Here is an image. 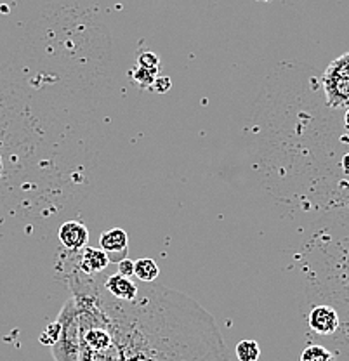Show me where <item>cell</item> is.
Listing matches in <instances>:
<instances>
[{
  "mask_svg": "<svg viewBox=\"0 0 349 361\" xmlns=\"http://www.w3.org/2000/svg\"><path fill=\"white\" fill-rule=\"evenodd\" d=\"M56 319L61 325V334L51 348L52 358L54 361H80V319L73 297L65 300Z\"/></svg>",
  "mask_w": 349,
  "mask_h": 361,
  "instance_id": "7a4b0ae2",
  "label": "cell"
},
{
  "mask_svg": "<svg viewBox=\"0 0 349 361\" xmlns=\"http://www.w3.org/2000/svg\"><path fill=\"white\" fill-rule=\"evenodd\" d=\"M99 245L108 255L120 254L125 257L127 247H129V236H127V233L123 229L114 228L110 231H104L99 236Z\"/></svg>",
  "mask_w": 349,
  "mask_h": 361,
  "instance_id": "ba28073f",
  "label": "cell"
},
{
  "mask_svg": "<svg viewBox=\"0 0 349 361\" xmlns=\"http://www.w3.org/2000/svg\"><path fill=\"white\" fill-rule=\"evenodd\" d=\"M134 276L140 278L142 283H153L160 276V268L153 259H137L134 261Z\"/></svg>",
  "mask_w": 349,
  "mask_h": 361,
  "instance_id": "9c48e42d",
  "label": "cell"
},
{
  "mask_svg": "<svg viewBox=\"0 0 349 361\" xmlns=\"http://www.w3.org/2000/svg\"><path fill=\"white\" fill-rule=\"evenodd\" d=\"M344 165H346V171H349V155H346V157H344Z\"/></svg>",
  "mask_w": 349,
  "mask_h": 361,
  "instance_id": "ac0fdd59",
  "label": "cell"
},
{
  "mask_svg": "<svg viewBox=\"0 0 349 361\" xmlns=\"http://www.w3.org/2000/svg\"><path fill=\"white\" fill-rule=\"evenodd\" d=\"M133 77L141 89H148V87H152L153 82H155V78L159 77V70H155V68L137 66L136 70H134Z\"/></svg>",
  "mask_w": 349,
  "mask_h": 361,
  "instance_id": "7c38bea8",
  "label": "cell"
},
{
  "mask_svg": "<svg viewBox=\"0 0 349 361\" xmlns=\"http://www.w3.org/2000/svg\"><path fill=\"white\" fill-rule=\"evenodd\" d=\"M137 65L142 68H155V70H159L160 59L155 52H142L140 58H137Z\"/></svg>",
  "mask_w": 349,
  "mask_h": 361,
  "instance_id": "5bb4252c",
  "label": "cell"
},
{
  "mask_svg": "<svg viewBox=\"0 0 349 361\" xmlns=\"http://www.w3.org/2000/svg\"><path fill=\"white\" fill-rule=\"evenodd\" d=\"M171 87H172V80L169 77H157L155 78V82H153V85H152V89L155 90L157 94H165L167 92V90H171Z\"/></svg>",
  "mask_w": 349,
  "mask_h": 361,
  "instance_id": "9a60e30c",
  "label": "cell"
},
{
  "mask_svg": "<svg viewBox=\"0 0 349 361\" xmlns=\"http://www.w3.org/2000/svg\"><path fill=\"white\" fill-rule=\"evenodd\" d=\"M236 358L238 361H257L261 356V349L256 341H242L236 344Z\"/></svg>",
  "mask_w": 349,
  "mask_h": 361,
  "instance_id": "30bf717a",
  "label": "cell"
},
{
  "mask_svg": "<svg viewBox=\"0 0 349 361\" xmlns=\"http://www.w3.org/2000/svg\"><path fill=\"white\" fill-rule=\"evenodd\" d=\"M110 255L103 248L85 247L78 254V269L82 273L89 274V276H96V274L103 273L110 266Z\"/></svg>",
  "mask_w": 349,
  "mask_h": 361,
  "instance_id": "8992f818",
  "label": "cell"
},
{
  "mask_svg": "<svg viewBox=\"0 0 349 361\" xmlns=\"http://www.w3.org/2000/svg\"><path fill=\"white\" fill-rule=\"evenodd\" d=\"M322 82L329 106H349V52L330 63Z\"/></svg>",
  "mask_w": 349,
  "mask_h": 361,
  "instance_id": "3957f363",
  "label": "cell"
},
{
  "mask_svg": "<svg viewBox=\"0 0 349 361\" xmlns=\"http://www.w3.org/2000/svg\"><path fill=\"white\" fill-rule=\"evenodd\" d=\"M59 334H61V325H59V322L56 319V322H52L51 325H49L47 329L40 334V337H39L40 344L47 345V348H52V345L58 342Z\"/></svg>",
  "mask_w": 349,
  "mask_h": 361,
  "instance_id": "4fadbf2b",
  "label": "cell"
},
{
  "mask_svg": "<svg viewBox=\"0 0 349 361\" xmlns=\"http://www.w3.org/2000/svg\"><path fill=\"white\" fill-rule=\"evenodd\" d=\"M264 2H266V0H264Z\"/></svg>",
  "mask_w": 349,
  "mask_h": 361,
  "instance_id": "d6986e66",
  "label": "cell"
},
{
  "mask_svg": "<svg viewBox=\"0 0 349 361\" xmlns=\"http://www.w3.org/2000/svg\"><path fill=\"white\" fill-rule=\"evenodd\" d=\"M59 242L65 245L66 250L80 252L87 247L89 229L78 221H68L59 228Z\"/></svg>",
  "mask_w": 349,
  "mask_h": 361,
  "instance_id": "5b68a950",
  "label": "cell"
},
{
  "mask_svg": "<svg viewBox=\"0 0 349 361\" xmlns=\"http://www.w3.org/2000/svg\"><path fill=\"white\" fill-rule=\"evenodd\" d=\"M310 329L318 336H332L337 332L341 325V319L337 311L330 306H317L311 310L307 316Z\"/></svg>",
  "mask_w": 349,
  "mask_h": 361,
  "instance_id": "277c9868",
  "label": "cell"
},
{
  "mask_svg": "<svg viewBox=\"0 0 349 361\" xmlns=\"http://www.w3.org/2000/svg\"><path fill=\"white\" fill-rule=\"evenodd\" d=\"M116 264H118V273L122 274V276H127V278L134 276V261L123 257L122 261H118Z\"/></svg>",
  "mask_w": 349,
  "mask_h": 361,
  "instance_id": "2e32d148",
  "label": "cell"
},
{
  "mask_svg": "<svg viewBox=\"0 0 349 361\" xmlns=\"http://www.w3.org/2000/svg\"><path fill=\"white\" fill-rule=\"evenodd\" d=\"M103 287L106 288V292L116 300H122V302H130L137 297L140 292V285L134 283L130 278L122 276L120 273L110 274V276L104 280Z\"/></svg>",
  "mask_w": 349,
  "mask_h": 361,
  "instance_id": "52a82bcc",
  "label": "cell"
},
{
  "mask_svg": "<svg viewBox=\"0 0 349 361\" xmlns=\"http://www.w3.org/2000/svg\"><path fill=\"white\" fill-rule=\"evenodd\" d=\"M344 123H346V129L349 130V108H348L346 115H344Z\"/></svg>",
  "mask_w": 349,
  "mask_h": 361,
  "instance_id": "e0dca14e",
  "label": "cell"
},
{
  "mask_svg": "<svg viewBox=\"0 0 349 361\" xmlns=\"http://www.w3.org/2000/svg\"><path fill=\"white\" fill-rule=\"evenodd\" d=\"M299 361H337L333 353H330L329 349L324 345H307L306 349L301 353V358Z\"/></svg>",
  "mask_w": 349,
  "mask_h": 361,
  "instance_id": "8fae6325",
  "label": "cell"
},
{
  "mask_svg": "<svg viewBox=\"0 0 349 361\" xmlns=\"http://www.w3.org/2000/svg\"><path fill=\"white\" fill-rule=\"evenodd\" d=\"M122 361H230L214 316L185 293L145 283L130 302L101 288Z\"/></svg>",
  "mask_w": 349,
  "mask_h": 361,
  "instance_id": "6da1fadb",
  "label": "cell"
}]
</instances>
